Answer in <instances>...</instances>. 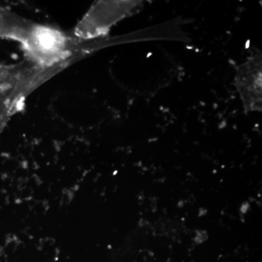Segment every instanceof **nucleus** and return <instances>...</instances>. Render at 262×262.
Returning a JSON list of instances; mask_svg holds the SVG:
<instances>
[{
    "instance_id": "obj_1",
    "label": "nucleus",
    "mask_w": 262,
    "mask_h": 262,
    "mask_svg": "<svg viewBox=\"0 0 262 262\" xmlns=\"http://www.w3.org/2000/svg\"><path fill=\"white\" fill-rule=\"evenodd\" d=\"M22 46L31 61L48 67L66 59L72 51V38L53 27L31 24Z\"/></svg>"
},
{
    "instance_id": "obj_2",
    "label": "nucleus",
    "mask_w": 262,
    "mask_h": 262,
    "mask_svg": "<svg viewBox=\"0 0 262 262\" xmlns=\"http://www.w3.org/2000/svg\"><path fill=\"white\" fill-rule=\"evenodd\" d=\"M141 1L96 2L76 26L74 35L80 40L103 37L122 19L136 13Z\"/></svg>"
},
{
    "instance_id": "obj_3",
    "label": "nucleus",
    "mask_w": 262,
    "mask_h": 262,
    "mask_svg": "<svg viewBox=\"0 0 262 262\" xmlns=\"http://www.w3.org/2000/svg\"><path fill=\"white\" fill-rule=\"evenodd\" d=\"M261 56L254 55L237 68L236 87L244 110L261 111Z\"/></svg>"
},
{
    "instance_id": "obj_4",
    "label": "nucleus",
    "mask_w": 262,
    "mask_h": 262,
    "mask_svg": "<svg viewBox=\"0 0 262 262\" xmlns=\"http://www.w3.org/2000/svg\"><path fill=\"white\" fill-rule=\"evenodd\" d=\"M31 24L0 7V38H9L21 42Z\"/></svg>"
}]
</instances>
